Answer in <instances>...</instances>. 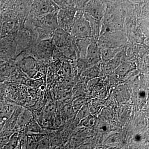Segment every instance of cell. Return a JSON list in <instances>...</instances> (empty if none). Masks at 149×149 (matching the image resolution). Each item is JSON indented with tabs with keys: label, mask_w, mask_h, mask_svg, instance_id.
Returning a JSON list of instances; mask_svg holds the SVG:
<instances>
[{
	"label": "cell",
	"mask_w": 149,
	"mask_h": 149,
	"mask_svg": "<svg viewBox=\"0 0 149 149\" xmlns=\"http://www.w3.org/2000/svg\"><path fill=\"white\" fill-rule=\"evenodd\" d=\"M127 40L126 36L122 30L104 33L100 35L97 40L100 48H122Z\"/></svg>",
	"instance_id": "cell-1"
},
{
	"label": "cell",
	"mask_w": 149,
	"mask_h": 149,
	"mask_svg": "<svg viewBox=\"0 0 149 149\" xmlns=\"http://www.w3.org/2000/svg\"><path fill=\"white\" fill-rule=\"evenodd\" d=\"M73 38H91L92 32L90 24L84 13L75 15V19L70 32Z\"/></svg>",
	"instance_id": "cell-2"
},
{
	"label": "cell",
	"mask_w": 149,
	"mask_h": 149,
	"mask_svg": "<svg viewBox=\"0 0 149 149\" xmlns=\"http://www.w3.org/2000/svg\"><path fill=\"white\" fill-rule=\"evenodd\" d=\"M75 15L76 12L74 10L70 9L60 11L58 15L57 20L60 28L70 33Z\"/></svg>",
	"instance_id": "cell-3"
},
{
	"label": "cell",
	"mask_w": 149,
	"mask_h": 149,
	"mask_svg": "<svg viewBox=\"0 0 149 149\" xmlns=\"http://www.w3.org/2000/svg\"><path fill=\"white\" fill-rule=\"evenodd\" d=\"M105 10L106 7L101 2L98 0H91L85 7L84 13L102 20Z\"/></svg>",
	"instance_id": "cell-4"
},
{
	"label": "cell",
	"mask_w": 149,
	"mask_h": 149,
	"mask_svg": "<svg viewBox=\"0 0 149 149\" xmlns=\"http://www.w3.org/2000/svg\"><path fill=\"white\" fill-rule=\"evenodd\" d=\"M100 51L97 41H93L89 45L84 60L88 68L98 63L100 59Z\"/></svg>",
	"instance_id": "cell-5"
},
{
	"label": "cell",
	"mask_w": 149,
	"mask_h": 149,
	"mask_svg": "<svg viewBox=\"0 0 149 149\" xmlns=\"http://www.w3.org/2000/svg\"><path fill=\"white\" fill-rule=\"evenodd\" d=\"M70 33L61 28L56 29L54 36V40L56 45L58 47L71 46L72 41Z\"/></svg>",
	"instance_id": "cell-6"
},
{
	"label": "cell",
	"mask_w": 149,
	"mask_h": 149,
	"mask_svg": "<svg viewBox=\"0 0 149 149\" xmlns=\"http://www.w3.org/2000/svg\"><path fill=\"white\" fill-rule=\"evenodd\" d=\"M97 41L91 38H74L73 40L74 49L76 53L81 59H85L88 46L93 41Z\"/></svg>",
	"instance_id": "cell-7"
},
{
	"label": "cell",
	"mask_w": 149,
	"mask_h": 149,
	"mask_svg": "<svg viewBox=\"0 0 149 149\" xmlns=\"http://www.w3.org/2000/svg\"><path fill=\"white\" fill-rule=\"evenodd\" d=\"M84 15L90 24L92 37L97 42L101 31L102 20H99L86 13H84Z\"/></svg>",
	"instance_id": "cell-8"
},
{
	"label": "cell",
	"mask_w": 149,
	"mask_h": 149,
	"mask_svg": "<svg viewBox=\"0 0 149 149\" xmlns=\"http://www.w3.org/2000/svg\"><path fill=\"white\" fill-rule=\"evenodd\" d=\"M99 48L100 58L104 61L107 62L113 58L122 49V48L116 49Z\"/></svg>",
	"instance_id": "cell-9"
},
{
	"label": "cell",
	"mask_w": 149,
	"mask_h": 149,
	"mask_svg": "<svg viewBox=\"0 0 149 149\" xmlns=\"http://www.w3.org/2000/svg\"><path fill=\"white\" fill-rule=\"evenodd\" d=\"M33 119V116L31 112L27 109L22 110L17 118V125L22 127L28 125Z\"/></svg>",
	"instance_id": "cell-10"
},
{
	"label": "cell",
	"mask_w": 149,
	"mask_h": 149,
	"mask_svg": "<svg viewBox=\"0 0 149 149\" xmlns=\"http://www.w3.org/2000/svg\"><path fill=\"white\" fill-rule=\"evenodd\" d=\"M22 110L20 108H17L15 110L10 118L9 119L7 123L6 128L8 130L10 131V130H13L16 126L17 123V118H18L19 114L21 112Z\"/></svg>",
	"instance_id": "cell-11"
},
{
	"label": "cell",
	"mask_w": 149,
	"mask_h": 149,
	"mask_svg": "<svg viewBox=\"0 0 149 149\" xmlns=\"http://www.w3.org/2000/svg\"><path fill=\"white\" fill-rule=\"evenodd\" d=\"M133 67L130 63H123L120 64L117 68L115 70L116 74L120 77L125 76L131 71Z\"/></svg>",
	"instance_id": "cell-12"
},
{
	"label": "cell",
	"mask_w": 149,
	"mask_h": 149,
	"mask_svg": "<svg viewBox=\"0 0 149 149\" xmlns=\"http://www.w3.org/2000/svg\"><path fill=\"white\" fill-rule=\"evenodd\" d=\"M121 51H120L114 57L108 61L107 66L109 69L111 70H114L120 64V60L121 59Z\"/></svg>",
	"instance_id": "cell-13"
},
{
	"label": "cell",
	"mask_w": 149,
	"mask_h": 149,
	"mask_svg": "<svg viewBox=\"0 0 149 149\" xmlns=\"http://www.w3.org/2000/svg\"><path fill=\"white\" fill-rule=\"evenodd\" d=\"M98 63L93 65V66L88 68L84 72L85 76L90 78L97 77L98 75L99 72V68L97 65Z\"/></svg>",
	"instance_id": "cell-14"
},
{
	"label": "cell",
	"mask_w": 149,
	"mask_h": 149,
	"mask_svg": "<svg viewBox=\"0 0 149 149\" xmlns=\"http://www.w3.org/2000/svg\"><path fill=\"white\" fill-rule=\"evenodd\" d=\"M88 102V99L83 97H80L75 99L72 103V108L74 111H78Z\"/></svg>",
	"instance_id": "cell-15"
},
{
	"label": "cell",
	"mask_w": 149,
	"mask_h": 149,
	"mask_svg": "<svg viewBox=\"0 0 149 149\" xmlns=\"http://www.w3.org/2000/svg\"><path fill=\"white\" fill-rule=\"evenodd\" d=\"M78 111L77 118L78 119L80 120H82L91 114L89 105L87 104H85V105Z\"/></svg>",
	"instance_id": "cell-16"
},
{
	"label": "cell",
	"mask_w": 149,
	"mask_h": 149,
	"mask_svg": "<svg viewBox=\"0 0 149 149\" xmlns=\"http://www.w3.org/2000/svg\"><path fill=\"white\" fill-rule=\"evenodd\" d=\"M95 118L90 114L81 120V124L85 127H91L95 123Z\"/></svg>",
	"instance_id": "cell-17"
},
{
	"label": "cell",
	"mask_w": 149,
	"mask_h": 149,
	"mask_svg": "<svg viewBox=\"0 0 149 149\" xmlns=\"http://www.w3.org/2000/svg\"><path fill=\"white\" fill-rule=\"evenodd\" d=\"M97 129L100 133H105L109 131L110 126L107 123L101 121L97 124Z\"/></svg>",
	"instance_id": "cell-18"
},
{
	"label": "cell",
	"mask_w": 149,
	"mask_h": 149,
	"mask_svg": "<svg viewBox=\"0 0 149 149\" xmlns=\"http://www.w3.org/2000/svg\"><path fill=\"white\" fill-rule=\"evenodd\" d=\"M19 143V134L17 133H15L12 136L9 140L8 146L9 148H14L18 145Z\"/></svg>",
	"instance_id": "cell-19"
},
{
	"label": "cell",
	"mask_w": 149,
	"mask_h": 149,
	"mask_svg": "<svg viewBox=\"0 0 149 149\" xmlns=\"http://www.w3.org/2000/svg\"><path fill=\"white\" fill-rule=\"evenodd\" d=\"M100 79L98 77L92 78L88 81L87 85V90L89 93H91L93 89L97 84L100 82Z\"/></svg>",
	"instance_id": "cell-20"
},
{
	"label": "cell",
	"mask_w": 149,
	"mask_h": 149,
	"mask_svg": "<svg viewBox=\"0 0 149 149\" xmlns=\"http://www.w3.org/2000/svg\"><path fill=\"white\" fill-rule=\"evenodd\" d=\"M125 89L123 87H121V86L118 87L115 91V95L116 97H118V98H120V97L121 98L122 97L123 98V97H125V96L124 95V94H125Z\"/></svg>",
	"instance_id": "cell-21"
},
{
	"label": "cell",
	"mask_w": 149,
	"mask_h": 149,
	"mask_svg": "<svg viewBox=\"0 0 149 149\" xmlns=\"http://www.w3.org/2000/svg\"><path fill=\"white\" fill-rule=\"evenodd\" d=\"M40 144H38L39 146L37 147H40L42 148H45L47 147L48 143L46 139H43L40 141Z\"/></svg>",
	"instance_id": "cell-22"
}]
</instances>
